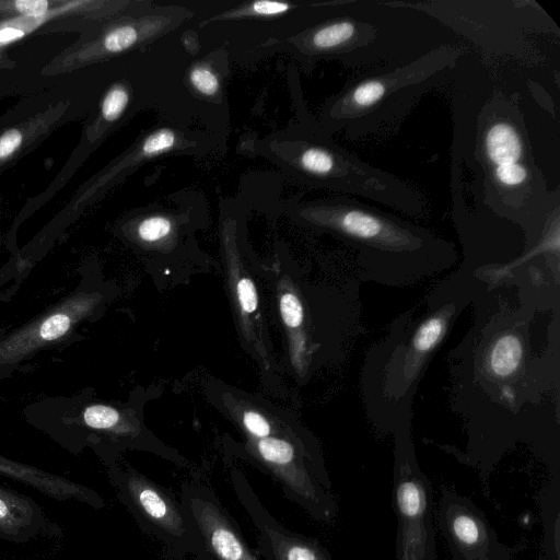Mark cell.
Listing matches in <instances>:
<instances>
[{
	"label": "cell",
	"instance_id": "17",
	"mask_svg": "<svg viewBox=\"0 0 560 560\" xmlns=\"http://www.w3.org/2000/svg\"><path fill=\"white\" fill-rule=\"evenodd\" d=\"M128 488L138 505L143 509L147 515L158 522L168 523L171 521L172 511L160 492L137 480H131Z\"/></svg>",
	"mask_w": 560,
	"mask_h": 560
},
{
	"label": "cell",
	"instance_id": "27",
	"mask_svg": "<svg viewBox=\"0 0 560 560\" xmlns=\"http://www.w3.org/2000/svg\"><path fill=\"white\" fill-rule=\"evenodd\" d=\"M23 135L19 129H10L0 137V161L11 156L22 144Z\"/></svg>",
	"mask_w": 560,
	"mask_h": 560
},
{
	"label": "cell",
	"instance_id": "20",
	"mask_svg": "<svg viewBox=\"0 0 560 560\" xmlns=\"http://www.w3.org/2000/svg\"><path fill=\"white\" fill-rule=\"evenodd\" d=\"M60 2L47 0H0V16H43L51 12Z\"/></svg>",
	"mask_w": 560,
	"mask_h": 560
},
{
	"label": "cell",
	"instance_id": "26",
	"mask_svg": "<svg viewBox=\"0 0 560 560\" xmlns=\"http://www.w3.org/2000/svg\"><path fill=\"white\" fill-rule=\"evenodd\" d=\"M291 4L283 2L255 1L244 9V11L254 15L273 16L285 13L291 10Z\"/></svg>",
	"mask_w": 560,
	"mask_h": 560
},
{
	"label": "cell",
	"instance_id": "7",
	"mask_svg": "<svg viewBox=\"0 0 560 560\" xmlns=\"http://www.w3.org/2000/svg\"><path fill=\"white\" fill-rule=\"evenodd\" d=\"M436 523L451 560H511V555L474 502L450 488L441 493Z\"/></svg>",
	"mask_w": 560,
	"mask_h": 560
},
{
	"label": "cell",
	"instance_id": "3",
	"mask_svg": "<svg viewBox=\"0 0 560 560\" xmlns=\"http://www.w3.org/2000/svg\"><path fill=\"white\" fill-rule=\"evenodd\" d=\"M304 217L349 244L368 267L445 268L456 256L453 243L357 198L314 202Z\"/></svg>",
	"mask_w": 560,
	"mask_h": 560
},
{
	"label": "cell",
	"instance_id": "12",
	"mask_svg": "<svg viewBox=\"0 0 560 560\" xmlns=\"http://www.w3.org/2000/svg\"><path fill=\"white\" fill-rule=\"evenodd\" d=\"M278 292L279 312L289 336L291 363L295 371L303 375L311 357L304 304L288 279L279 283Z\"/></svg>",
	"mask_w": 560,
	"mask_h": 560
},
{
	"label": "cell",
	"instance_id": "15",
	"mask_svg": "<svg viewBox=\"0 0 560 560\" xmlns=\"http://www.w3.org/2000/svg\"><path fill=\"white\" fill-rule=\"evenodd\" d=\"M91 1H62L51 12L43 16H14L0 21V66L3 62L2 50L10 44L20 40L42 24L70 12L82 11Z\"/></svg>",
	"mask_w": 560,
	"mask_h": 560
},
{
	"label": "cell",
	"instance_id": "16",
	"mask_svg": "<svg viewBox=\"0 0 560 560\" xmlns=\"http://www.w3.org/2000/svg\"><path fill=\"white\" fill-rule=\"evenodd\" d=\"M81 423L92 430L107 433L127 434L135 427L127 416L117 408L105 404H91L81 410Z\"/></svg>",
	"mask_w": 560,
	"mask_h": 560
},
{
	"label": "cell",
	"instance_id": "25",
	"mask_svg": "<svg viewBox=\"0 0 560 560\" xmlns=\"http://www.w3.org/2000/svg\"><path fill=\"white\" fill-rule=\"evenodd\" d=\"M242 424L255 439H262L271 434V424L260 412L246 409L242 412Z\"/></svg>",
	"mask_w": 560,
	"mask_h": 560
},
{
	"label": "cell",
	"instance_id": "2",
	"mask_svg": "<svg viewBox=\"0 0 560 560\" xmlns=\"http://www.w3.org/2000/svg\"><path fill=\"white\" fill-rule=\"evenodd\" d=\"M463 54L446 44L404 65L355 73L328 105V126L354 141L398 130L427 93L446 84Z\"/></svg>",
	"mask_w": 560,
	"mask_h": 560
},
{
	"label": "cell",
	"instance_id": "23",
	"mask_svg": "<svg viewBox=\"0 0 560 560\" xmlns=\"http://www.w3.org/2000/svg\"><path fill=\"white\" fill-rule=\"evenodd\" d=\"M129 103L128 90L121 85H114L102 102V116L106 121H115L126 109Z\"/></svg>",
	"mask_w": 560,
	"mask_h": 560
},
{
	"label": "cell",
	"instance_id": "4",
	"mask_svg": "<svg viewBox=\"0 0 560 560\" xmlns=\"http://www.w3.org/2000/svg\"><path fill=\"white\" fill-rule=\"evenodd\" d=\"M440 25L467 38L490 56L522 57L528 51V36L559 28L534 1L438 0L401 2Z\"/></svg>",
	"mask_w": 560,
	"mask_h": 560
},
{
	"label": "cell",
	"instance_id": "6",
	"mask_svg": "<svg viewBox=\"0 0 560 560\" xmlns=\"http://www.w3.org/2000/svg\"><path fill=\"white\" fill-rule=\"evenodd\" d=\"M103 300L100 292L78 291L63 298L32 320L0 337V371L69 337Z\"/></svg>",
	"mask_w": 560,
	"mask_h": 560
},
{
	"label": "cell",
	"instance_id": "19",
	"mask_svg": "<svg viewBox=\"0 0 560 560\" xmlns=\"http://www.w3.org/2000/svg\"><path fill=\"white\" fill-rule=\"evenodd\" d=\"M256 448L259 456L268 464L279 468L292 466L296 463V452L293 445L280 438L266 436L256 439Z\"/></svg>",
	"mask_w": 560,
	"mask_h": 560
},
{
	"label": "cell",
	"instance_id": "10",
	"mask_svg": "<svg viewBox=\"0 0 560 560\" xmlns=\"http://www.w3.org/2000/svg\"><path fill=\"white\" fill-rule=\"evenodd\" d=\"M46 526V516L32 498L0 486V538L25 542Z\"/></svg>",
	"mask_w": 560,
	"mask_h": 560
},
{
	"label": "cell",
	"instance_id": "8",
	"mask_svg": "<svg viewBox=\"0 0 560 560\" xmlns=\"http://www.w3.org/2000/svg\"><path fill=\"white\" fill-rule=\"evenodd\" d=\"M234 222H228L224 230V247L231 296L238 313L244 336L258 353L265 369L269 368L268 353L260 334L259 299L254 281L240 259L235 245Z\"/></svg>",
	"mask_w": 560,
	"mask_h": 560
},
{
	"label": "cell",
	"instance_id": "11",
	"mask_svg": "<svg viewBox=\"0 0 560 560\" xmlns=\"http://www.w3.org/2000/svg\"><path fill=\"white\" fill-rule=\"evenodd\" d=\"M455 314L452 305L431 314L413 330L402 357L400 377L412 382L419 375L422 365L444 339Z\"/></svg>",
	"mask_w": 560,
	"mask_h": 560
},
{
	"label": "cell",
	"instance_id": "1",
	"mask_svg": "<svg viewBox=\"0 0 560 560\" xmlns=\"http://www.w3.org/2000/svg\"><path fill=\"white\" fill-rule=\"evenodd\" d=\"M465 124L463 159L478 179L481 202L536 244L559 215V192L548 189L536 163L516 97L492 89Z\"/></svg>",
	"mask_w": 560,
	"mask_h": 560
},
{
	"label": "cell",
	"instance_id": "24",
	"mask_svg": "<svg viewBox=\"0 0 560 560\" xmlns=\"http://www.w3.org/2000/svg\"><path fill=\"white\" fill-rule=\"evenodd\" d=\"M191 85L202 95L213 96L220 89V81L215 72L206 66H196L189 72Z\"/></svg>",
	"mask_w": 560,
	"mask_h": 560
},
{
	"label": "cell",
	"instance_id": "21",
	"mask_svg": "<svg viewBox=\"0 0 560 560\" xmlns=\"http://www.w3.org/2000/svg\"><path fill=\"white\" fill-rule=\"evenodd\" d=\"M173 232V222L164 215H151L143 219L137 226V236L144 243L161 242Z\"/></svg>",
	"mask_w": 560,
	"mask_h": 560
},
{
	"label": "cell",
	"instance_id": "14",
	"mask_svg": "<svg viewBox=\"0 0 560 560\" xmlns=\"http://www.w3.org/2000/svg\"><path fill=\"white\" fill-rule=\"evenodd\" d=\"M201 529L217 560H254L240 537L212 509L200 512Z\"/></svg>",
	"mask_w": 560,
	"mask_h": 560
},
{
	"label": "cell",
	"instance_id": "13",
	"mask_svg": "<svg viewBox=\"0 0 560 560\" xmlns=\"http://www.w3.org/2000/svg\"><path fill=\"white\" fill-rule=\"evenodd\" d=\"M525 345L516 331L505 330L490 343L485 357V369L492 380L509 381L524 364Z\"/></svg>",
	"mask_w": 560,
	"mask_h": 560
},
{
	"label": "cell",
	"instance_id": "22",
	"mask_svg": "<svg viewBox=\"0 0 560 560\" xmlns=\"http://www.w3.org/2000/svg\"><path fill=\"white\" fill-rule=\"evenodd\" d=\"M281 560H331L318 545L306 540H289L280 553Z\"/></svg>",
	"mask_w": 560,
	"mask_h": 560
},
{
	"label": "cell",
	"instance_id": "5",
	"mask_svg": "<svg viewBox=\"0 0 560 560\" xmlns=\"http://www.w3.org/2000/svg\"><path fill=\"white\" fill-rule=\"evenodd\" d=\"M393 481L396 560H435L432 488L416 460L413 448L402 439L396 441Z\"/></svg>",
	"mask_w": 560,
	"mask_h": 560
},
{
	"label": "cell",
	"instance_id": "9",
	"mask_svg": "<svg viewBox=\"0 0 560 560\" xmlns=\"http://www.w3.org/2000/svg\"><path fill=\"white\" fill-rule=\"evenodd\" d=\"M0 475L20 481L58 501H78L96 506L97 494L72 480L0 455Z\"/></svg>",
	"mask_w": 560,
	"mask_h": 560
},
{
	"label": "cell",
	"instance_id": "18",
	"mask_svg": "<svg viewBox=\"0 0 560 560\" xmlns=\"http://www.w3.org/2000/svg\"><path fill=\"white\" fill-rule=\"evenodd\" d=\"M143 34V26L136 23H128L109 30L95 47L98 52L116 54L121 52L136 45Z\"/></svg>",
	"mask_w": 560,
	"mask_h": 560
}]
</instances>
